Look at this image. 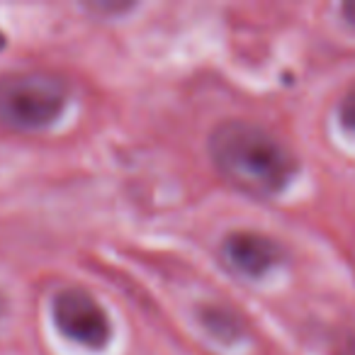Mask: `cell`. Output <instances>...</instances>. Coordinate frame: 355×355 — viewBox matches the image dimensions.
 I'll use <instances>...</instances> for the list:
<instances>
[{
	"label": "cell",
	"mask_w": 355,
	"mask_h": 355,
	"mask_svg": "<svg viewBox=\"0 0 355 355\" xmlns=\"http://www.w3.org/2000/svg\"><path fill=\"white\" fill-rule=\"evenodd\" d=\"M209 156L219 175L251 198L282 193L297 173V158L290 148L246 119L219 124L209 137Z\"/></svg>",
	"instance_id": "obj_1"
},
{
	"label": "cell",
	"mask_w": 355,
	"mask_h": 355,
	"mask_svg": "<svg viewBox=\"0 0 355 355\" xmlns=\"http://www.w3.org/2000/svg\"><path fill=\"white\" fill-rule=\"evenodd\" d=\"M69 88L59 76L12 73L0 78V122L20 132L46 129L64 114Z\"/></svg>",
	"instance_id": "obj_2"
},
{
	"label": "cell",
	"mask_w": 355,
	"mask_h": 355,
	"mask_svg": "<svg viewBox=\"0 0 355 355\" xmlns=\"http://www.w3.org/2000/svg\"><path fill=\"white\" fill-rule=\"evenodd\" d=\"M51 316L66 338L90 350L105 348L112 334L105 309L85 290H61L54 297Z\"/></svg>",
	"instance_id": "obj_3"
},
{
	"label": "cell",
	"mask_w": 355,
	"mask_h": 355,
	"mask_svg": "<svg viewBox=\"0 0 355 355\" xmlns=\"http://www.w3.org/2000/svg\"><path fill=\"white\" fill-rule=\"evenodd\" d=\"M227 261L243 275H266L280 261V246L272 239L253 232H239L224 241Z\"/></svg>",
	"instance_id": "obj_4"
},
{
	"label": "cell",
	"mask_w": 355,
	"mask_h": 355,
	"mask_svg": "<svg viewBox=\"0 0 355 355\" xmlns=\"http://www.w3.org/2000/svg\"><path fill=\"white\" fill-rule=\"evenodd\" d=\"M338 119L348 132L355 134V85L343 95L340 100V107H338Z\"/></svg>",
	"instance_id": "obj_5"
},
{
	"label": "cell",
	"mask_w": 355,
	"mask_h": 355,
	"mask_svg": "<svg viewBox=\"0 0 355 355\" xmlns=\"http://www.w3.org/2000/svg\"><path fill=\"white\" fill-rule=\"evenodd\" d=\"M343 15H345V20L355 25V3H345V6H343Z\"/></svg>",
	"instance_id": "obj_6"
},
{
	"label": "cell",
	"mask_w": 355,
	"mask_h": 355,
	"mask_svg": "<svg viewBox=\"0 0 355 355\" xmlns=\"http://www.w3.org/2000/svg\"><path fill=\"white\" fill-rule=\"evenodd\" d=\"M3 46H6V35L0 32V51H3Z\"/></svg>",
	"instance_id": "obj_7"
}]
</instances>
